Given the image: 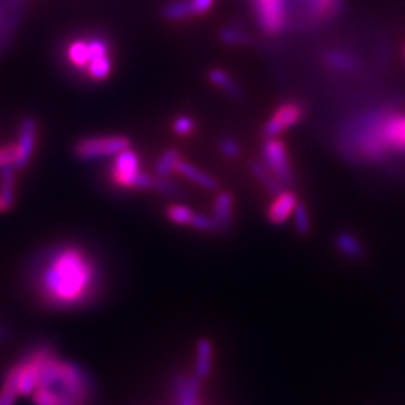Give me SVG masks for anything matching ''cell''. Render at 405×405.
<instances>
[{
  "label": "cell",
  "instance_id": "d4e9b609",
  "mask_svg": "<svg viewBox=\"0 0 405 405\" xmlns=\"http://www.w3.org/2000/svg\"><path fill=\"white\" fill-rule=\"evenodd\" d=\"M165 215H167L168 221H171V223L176 224V225L191 227L195 212L192 211L191 207H188L185 204H171L167 207Z\"/></svg>",
  "mask_w": 405,
  "mask_h": 405
},
{
  "label": "cell",
  "instance_id": "9c48e42d",
  "mask_svg": "<svg viewBox=\"0 0 405 405\" xmlns=\"http://www.w3.org/2000/svg\"><path fill=\"white\" fill-rule=\"evenodd\" d=\"M36 141H38V120L35 117H24L18 128L17 140V159L14 163L16 170H24L35 153Z\"/></svg>",
  "mask_w": 405,
  "mask_h": 405
},
{
  "label": "cell",
  "instance_id": "ba28073f",
  "mask_svg": "<svg viewBox=\"0 0 405 405\" xmlns=\"http://www.w3.org/2000/svg\"><path fill=\"white\" fill-rule=\"evenodd\" d=\"M303 117V107L299 102H284L281 104L263 128L264 139H276L279 134L294 127Z\"/></svg>",
  "mask_w": 405,
  "mask_h": 405
},
{
  "label": "cell",
  "instance_id": "2e32d148",
  "mask_svg": "<svg viewBox=\"0 0 405 405\" xmlns=\"http://www.w3.org/2000/svg\"><path fill=\"white\" fill-rule=\"evenodd\" d=\"M233 209H235L233 195L227 191L219 192L213 201V212H212V218L218 230H227L230 227L233 218Z\"/></svg>",
  "mask_w": 405,
  "mask_h": 405
},
{
  "label": "cell",
  "instance_id": "7a4b0ae2",
  "mask_svg": "<svg viewBox=\"0 0 405 405\" xmlns=\"http://www.w3.org/2000/svg\"><path fill=\"white\" fill-rule=\"evenodd\" d=\"M350 163H383L392 153L405 155V113L378 108L350 120L339 140Z\"/></svg>",
  "mask_w": 405,
  "mask_h": 405
},
{
  "label": "cell",
  "instance_id": "ac0fdd59",
  "mask_svg": "<svg viewBox=\"0 0 405 405\" xmlns=\"http://www.w3.org/2000/svg\"><path fill=\"white\" fill-rule=\"evenodd\" d=\"M16 167L5 165L0 168V199L4 201L5 211L16 203Z\"/></svg>",
  "mask_w": 405,
  "mask_h": 405
},
{
  "label": "cell",
  "instance_id": "3957f363",
  "mask_svg": "<svg viewBox=\"0 0 405 405\" xmlns=\"http://www.w3.org/2000/svg\"><path fill=\"white\" fill-rule=\"evenodd\" d=\"M95 395V382L76 362L60 360L53 353L41 368L33 392L35 405H86Z\"/></svg>",
  "mask_w": 405,
  "mask_h": 405
},
{
  "label": "cell",
  "instance_id": "7402d4cb",
  "mask_svg": "<svg viewBox=\"0 0 405 405\" xmlns=\"http://www.w3.org/2000/svg\"><path fill=\"white\" fill-rule=\"evenodd\" d=\"M17 365L14 363L9 371L6 372L2 389H0V405H14L17 398H18V392H17Z\"/></svg>",
  "mask_w": 405,
  "mask_h": 405
},
{
  "label": "cell",
  "instance_id": "83f0119b",
  "mask_svg": "<svg viewBox=\"0 0 405 405\" xmlns=\"http://www.w3.org/2000/svg\"><path fill=\"white\" fill-rule=\"evenodd\" d=\"M291 216L294 221V228H296L299 235L308 236L311 233V215H310V211H308V207H306V204L299 201Z\"/></svg>",
  "mask_w": 405,
  "mask_h": 405
},
{
  "label": "cell",
  "instance_id": "f546056e",
  "mask_svg": "<svg viewBox=\"0 0 405 405\" xmlns=\"http://www.w3.org/2000/svg\"><path fill=\"white\" fill-rule=\"evenodd\" d=\"M152 191H156V192L164 194V195H177V194H180L182 189L176 182L170 180L168 177H155Z\"/></svg>",
  "mask_w": 405,
  "mask_h": 405
},
{
  "label": "cell",
  "instance_id": "30bf717a",
  "mask_svg": "<svg viewBox=\"0 0 405 405\" xmlns=\"http://www.w3.org/2000/svg\"><path fill=\"white\" fill-rule=\"evenodd\" d=\"M176 405H199L201 394V380L194 374L176 375L171 382Z\"/></svg>",
  "mask_w": 405,
  "mask_h": 405
},
{
  "label": "cell",
  "instance_id": "e0dca14e",
  "mask_svg": "<svg viewBox=\"0 0 405 405\" xmlns=\"http://www.w3.org/2000/svg\"><path fill=\"white\" fill-rule=\"evenodd\" d=\"M323 62L330 69L342 72H358L360 69L359 60L342 50H326L323 53Z\"/></svg>",
  "mask_w": 405,
  "mask_h": 405
},
{
  "label": "cell",
  "instance_id": "5b68a950",
  "mask_svg": "<svg viewBox=\"0 0 405 405\" xmlns=\"http://www.w3.org/2000/svg\"><path fill=\"white\" fill-rule=\"evenodd\" d=\"M255 20L270 36L284 32L288 24V0H252Z\"/></svg>",
  "mask_w": 405,
  "mask_h": 405
},
{
  "label": "cell",
  "instance_id": "8992f818",
  "mask_svg": "<svg viewBox=\"0 0 405 405\" xmlns=\"http://www.w3.org/2000/svg\"><path fill=\"white\" fill-rule=\"evenodd\" d=\"M263 164L272 171L282 185H293L294 175L290 164V158L286 144L278 139H267L262 147Z\"/></svg>",
  "mask_w": 405,
  "mask_h": 405
},
{
  "label": "cell",
  "instance_id": "836d02e7",
  "mask_svg": "<svg viewBox=\"0 0 405 405\" xmlns=\"http://www.w3.org/2000/svg\"><path fill=\"white\" fill-rule=\"evenodd\" d=\"M17 159V146L16 144H9L0 147V168L5 165H14Z\"/></svg>",
  "mask_w": 405,
  "mask_h": 405
},
{
  "label": "cell",
  "instance_id": "7c38bea8",
  "mask_svg": "<svg viewBox=\"0 0 405 405\" xmlns=\"http://www.w3.org/2000/svg\"><path fill=\"white\" fill-rule=\"evenodd\" d=\"M299 200L298 195L293 191L284 189L278 195H275V200L270 204L267 211V218L274 225L284 224L286 221L293 215L294 209H296Z\"/></svg>",
  "mask_w": 405,
  "mask_h": 405
},
{
  "label": "cell",
  "instance_id": "1f68e13d",
  "mask_svg": "<svg viewBox=\"0 0 405 405\" xmlns=\"http://www.w3.org/2000/svg\"><path fill=\"white\" fill-rule=\"evenodd\" d=\"M191 227L197 231H203V233H212L216 231V224L212 216H207L203 213H195L194 219H192V224Z\"/></svg>",
  "mask_w": 405,
  "mask_h": 405
},
{
  "label": "cell",
  "instance_id": "cb8c5ba5",
  "mask_svg": "<svg viewBox=\"0 0 405 405\" xmlns=\"http://www.w3.org/2000/svg\"><path fill=\"white\" fill-rule=\"evenodd\" d=\"M180 152L177 149H167L158 158L155 164V175L156 177H168L173 171H176V165L180 161Z\"/></svg>",
  "mask_w": 405,
  "mask_h": 405
},
{
  "label": "cell",
  "instance_id": "4dcf8cb0",
  "mask_svg": "<svg viewBox=\"0 0 405 405\" xmlns=\"http://www.w3.org/2000/svg\"><path fill=\"white\" fill-rule=\"evenodd\" d=\"M195 129V120L191 116H177L173 122V131L176 135L185 137Z\"/></svg>",
  "mask_w": 405,
  "mask_h": 405
},
{
  "label": "cell",
  "instance_id": "ffe728a7",
  "mask_svg": "<svg viewBox=\"0 0 405 405\" xmlns=\"http://www.w3.org/2000/svg\"><path fill=\"white\" fill-rule=\"evenodd\" d=\"M209 81L212 84H215L218 89H221L223 92L228 93L230 96H235V98H242L243 92L240 89V86L237 84V81L233 78L230 74H227L224 69H219V68H213L209 71L207 74Z\"/></svg>",
  "mask_w": 405,
  "mask_h": 405
},
{
  "label": "cell",
  "instance_id": "6da1fadb",
  "mask_svg": "<svg viewBox=\"0 0 405 405\" xmlns=\"http://www.w3.org/2000/svg\"><path fill=\"white\" fill-rule=\"evenodd\" d=\"M30 281L36 298L48 308L77 310L96 299L101 270L80 245L62 243L36 257Z\"/></svg>",
  "mask_w": 405,
  "mask_h": 405
},
{
  "label": "cell",
  "instance_id": "d6a6232c",
  "mask_svg": "<svg viewBox=\"0 0 405 405\" xmlns=\"http://www.w3.org/2000/svg\"><path fill=\"white\" fill-rule=\"evenodd\" d=\"M219 151L224 156L233 159L237 158L240 153V144L231 137H225L219 141Z\"/></svg>",
  "mask_w": 405,
  "mask_h": 405
},
{
  "label": "cell",
  "instance_id": "8d00e7d4",
  "mask_svg": "<svg viewBox=\"0 0 405 405\" xmlns=\"http://www.w3.org/2000/svg\"><path fill=\"white\" fill-rule=\"evenodd\" d=\"M0 212H5V206H4L2 199H0Z\"/></svg>",
  "mask_w": 405,
  "mask_h": 405
},
{
  "label": "cell",
  "instance_id": "74e56055",
  "mask_svg": "<svg viewBox=\"0 0 405 405\" xmlns=\"http://www.w3.org/2000/svg\"><path fill=\"white\" fill-rule=\"evenodd\" d=\"M2 16H4V6L0 5V17H2Z\"/></svg>",
  "mask_w": 405,
  "mask_h": 405
},
{
  "label": "cell",
  "instance_id": "4fadbf2b",
  "mask_svg": "<svg viewBox=\"0 0 405 405\" xmlns=\"http://www.w3.org/2000/svg\"><path fill=\"white\" fill-rule=\"evenodd\" d=\"M213 368V344L211 339L200 338L195 346L194 375L200 380L207 378Z\"/></svg>",
  "mask_w": 405,
  "mask_h": 405
},
{
  "label": "cell",
  "instance_id": "4316f807",
  "mask_svg": "<svg viewBox=\"0 0 405 405\" xmlns=\"http://www.w3.org/2000/svg\"><path fill=\"white\" fill-rule=\"evenodd\" d=\"M219 40L227 45H247L251 42V36L239 26H228L219 30Z\"/></svg>",
  "mask_w": 405,
  "mask_h": 405
},
{
  "label": "cell",
  "instance_id": "52a82bcc",
  "mask_svg": "<svg viewBox=\"0 0 405 405\" xmlns=\"http://www.w3.org/2000/svg\"><path fill=\"white\" fill-rule=\"evenodd\" d=\"M140 175V158L137 153L127 149L116 155L115 163L112 164V168H110V180L116 187L124 189H135Z\"/></svg>",
  "mask_w": 405,
  "mask_h": 405
},
{
  "label": "cell",
  "instance_id": "d6986e66",
  "mask_svg": "<svg viewBox=\"0 0 405 405\" xmlns=\"http://www.w3.org/2000/svg\"><path fill=\"white\" fill-rule=\"evenodd\" d=\"M251 171L259 180L263 188L272 195H278L281 191H284V185L275 177V175L270 171L262 161H252L251 163Z\"/></svg>",
  "mask_w": 405,
  "mask_h": 405
},
{
  "label": "cell",
  "instance_id": "603a6c76",
  "mask_svg": "<svg viewBox=\"0 0 405 405\" xmlns=\"http://www.w3.org/2000/svg\"><path fill=\"white\" fill-rule=\"evenodd\" d=\"M9 11L0 17V48H2L8 40L14 33L21 18V9L18 6H8Z\"/></svg>",
  "mask_w": 405,
  "mask_h": 405
},
{
  "label": "cell",
  "instance_id": "5bb4252c",
  "mask_svg": "<svg viewBox=\"0 0 405 405\" xmlns=\"http://www.w3.org/2000/svg\"><path fill=\"white\" fill-rule=\"evenodd\" d=\"M335 247L341 255L351 262H359L365 257V247L362 240L350 231H339L335 236Z\"/></svg>",
  "mask_w": 405,
  "mask_h": 405
},
{
  "label": "cell",
  "instance_id": "44dd1931",
  "mask_svg": "<svg viewBox=\"0 0 405 405\" xmlns=\"http://www.w3.org/2000/svg\"><path fill=\"white\" fill-rule=\"evenodd\" d=\"M161 16L170 21H182L194 16L191 0H171L161 9Z\"/></svg>",
  "mask_w": 405,
  "mask_h": 405
},
{
  "label": "cell",
  "instance_id": "277c9868",
  "mask_svg": "<svg viewBox=\"0 0 405 405\" xmlns=\"http://www.w3.org/2000/svg\"><path fill=\"white\" fill-rule=\"evenodd\" d=\"M131 140L125 135H110V137L83 139L74 146V153L81 161H93L107 156H113L129 149Z\"/></svg>",
  "mask_w": 405,
  "mask_h": 405
},
{
  "label": "cell",
  "instance_id": "e575fe53",
  "mask_svg": "<svg viewBox=\"0 0 405 405\" xmlns=\"http://www.w3.org/2000/svg\"><path fill=\"white\" fill-rule=\"evenodd\" d=\"M215 5V0H191L194 16H204Z\"/></svg>",
  "mask_w": 405,
  "mask_h": 405
},
{
  "label": "cell",
  "instance_id": "8fae6325",
  "mask_svg": "<svg viewBox=\"0 0 405 405\" xmlns=\"http://www.w3.org/2000/svg\"><path fill=\"white\" fill-rule=\"evenodd\" d=\"M344 6V0H302V11L312 23L335 18Z\"/></svg>",
  "mask_w": 405,
  "mask_h": 405
},
{
  "label": "cell",
  "instance_id": "f1b7e54d",
  "mask_svg": "<svg viewBox=\"0 0 405 405\" xmlns=\"http://www.w3.org/2000/svg\"><path fill=\"white\" fill-rule=\"evenodd\" d=\"M88 72L93 80L107 78L110 76V72H112V59H110L108 56V57L93 60V62H90L88 66Z\"/></svg>",
  "mask_w": 405,
  "mask_h": 405
},
{
  "label": "cell",
  "instance_id": "484cf974",
  "mask_svg": "<svg viewBox=\"0 0 405 405\" xmlns=\"http://www.w3.org/2000/svg\"><path fill=\"white\" fill-rule=\"evenodd\" d=\"M68 57L74 66L80 69L88 68L89 65V47L88 41H76L68 48Z\"/></svg>",
  "mask_w": 405,
  "mask_h": 405
},
{
  "label": "cell",
  "instance_id": "9a60e30c",
  "mask_svg": "<svg viewBox=\"0 0 405 405\" xmlns=\"http://www.w3.org/2000/svg\"><path fill=\"white\" fill-rule=\"evenodd\" d=\"M176 171L183 177H187L192 183H195L197 187L204 188L207 191H216L219 188V183L215 177H212L211 175H207L206 171L200 170L199 167H195L187 161H182V159L176 165Z\"/></svg>",
  "mask_w": 405,
  "mask_h": 405
},
{
  "label": "cell",
  "instance_id": "d590c367",
  "mask_svg": "<svg viewBox=\"0 0 405 405\" xmlns=\"http://www.w3.org/2000/svg\"><path fill=\"white\" fill-rule=\"evenodd\" d=\"M23 0H8V6H20Z\"/></svg>",
  "mask_w": 405,
  "mask_h": 405
}]
</instances>
